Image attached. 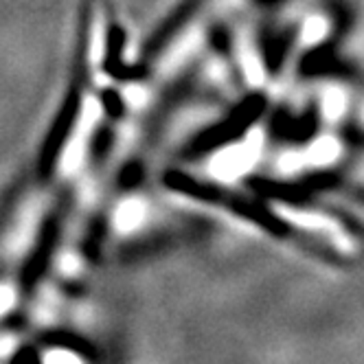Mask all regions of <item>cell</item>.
Here are the masks:
<instances>
[{
    "mask_svg": "<svg viewBox=\"0 0 364 364\" xmlns=\"http://www.w3.org/2000/svg\"><path fill=\"white\" fill-rule=\"evenodd\" d=\"M95 7L97 0H82L80 5V18H77V38H75V50H73V70L70 82L66 88V95L62 99V106L58 108V114L50 123L48 132L42 141L40 154H38V176L42 180H48L55 171V165L68 143V136L77 123L84 101V90L88 84V68H90V44H92V22H95Z\"/></svg>",
    "mask_w": 364,
    "mask_h": 364,
    "instance_id": "obj_1",
    "label": "cell"
},
{
    "mask_svg": "<svg viewBox=\"0 0 364 364\" xmlns=\"http://www.w3.org/2000/svg\"><path fill=\"white\" fill-rule=\"evenodd\" d=\"M268 209L274 220L283 226L299 232L305 240L316 242L331 252L353 257L360 250L358 235L341 218L327 213L325 209H316L309 204H296L290 200H270Z\"/></svg>",
    "mask_w": 364,
    "mask_h": 364,
    "instance_id": "obj_2",
    "label": "cell"
},
{
    "mask_svg": "<svg viewBox=\"0 0 364 364\" xmlns=\"http://www.w3.org/2000/svg\"><path fill=\"white\" fill-rule=\"evenodd\" d=\"M343 159H345L343 139L336 132H331V129H327V132L314 136L305 145L281 149L270 163V171L277 178L290 180V178H301V176L338 167L343 163Z\"/></svg>",
    "mask_w": 364,
    "mask_h": 364,
    "instance_id": "obj_3",
    "label": "cell"
},
{
    "mask_svg": "<svg viewBox=\"0 0 364 364\" xmlns=\"http://www.w3.org/2000/svg\"><path fill=\"white\" fill-rule=\"evenodd\" d=\"M237 62H240V70L244 75V82L250 88H264L270 77H268V68H266V60L262 53V46H259V40L252 36V31H244L237 40Z\"/></svg>",
    "mask_w": 364,
    "mask_h": 364,
    "instance_id": "obj_4",
    "label": "cell"
},
{
    "mask_svg": "<svg viewBox=\"0 0 364 364\" xmlns=\"http://www.w3.org/2000/svg\"><path fill=\"white\" fill-rule=\"evenodd\" d=\"M353 92L341 84H325L318 90V112L327 125H341L345 119L351 117Z\"/></svg>",
    "mask_w": 364,
    "mask_h": 364,
    "instance_id": "obj_5",
    "label": "cell"
},
{
    "mask_svg": "<svg viewBox=\"0 0 364 364\" xmlns=\"http://www.w3.org/2000/svg\"><path fill=\"white\" fill-rule=\"evenodd\" d=\"M329 31H331V22H329V18H325V16H309V18L303 22V27H301V31H299V36H296V40H294L292 53H290V62H285V64H283V73H285V70H290V68L296 64V60L305 58V55L309 53V50H314L316 46H321V44L327 40ZM283 73H281V75H283ZM281 75H279V77H281Z\"/></svg>",
    "mask_w": 364,
    "mask_h": 364,
    "instance_id": "obj_6",
    "label": "cell"
},
{
    "mask_svg": "<svg viewBox=\"0 0 364 364\" xmlns=\"http://www.w3.org/2000/svg\"><path fill=\"white\" fill-rule=\"evenodd\" d=\"M44 364H82V360H80V355L68 349H53L46 353Z\"/></svg>",
    "mask_w": 364,
    "mask_h": 364,
    "instance_id": "obj_7",
    "label": "cell"
},
{
    "mask_svg": "<svg viewBox=\"0 0 364 364\" xmlns=\"http://www.w3.org/2000/svg\"><path fill=\"white\" fill-rule=\"evenodd\" d=\"M349 180L353 182V187L358 185V187H364V154H360L358 159L351 163V167H349Z\"/></svg>",
    "mask_w": 364,
    "mask_h": 364,
    "instance_id": "obj_8",
    "label": "cell"
},
{
    "mask_svg": "<svg viewBox=\"0 0 364 364\" xmlns=\"http://www.w3.org/2000/svg\"><path fill=\"white\" fill-rule=\"evenodd\" d=\"M351 119L360 129H364V95L353 97V106H351Z\"/></svg>",
    "mask_w": 364,
    "mask_h": 364,
    "instance_id": "obj_9",
    "label": "cell"
},
{
    "mask_svg": "<svg viewBox=\"0 0 364 364\" xmlns=\"http://www.w3.org/2000/svg\"><path fill=\"white\" fill-rule=\"evenodd\" d=\"M14 301H16V296H14V292L9 288H0V316L11 309Z\"/></svg>",
    "mask_w": 364,
    "mask_h": 364,
    "instance_id": "obj_10",
    "label": "cell"
}]
</instances>
